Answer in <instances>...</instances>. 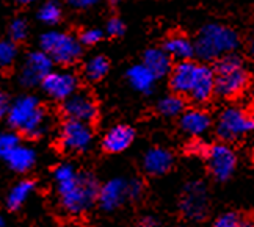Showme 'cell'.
Returning a JSON list of instances; mask_svg holds the SVG:
<instances>
[{
	"label": "cell",
	"mask_w": 254,
	"mask_h": 227,
	"mask_svg": "<svg viewBox=\"0 0 254 227\" xmlns=\"http://www.w3.org/2000/svg\"><path fill=\"white\" fill-rule=\"evenodd\" d=\"M110 71V61L104 55H94L85 61L82 72L88 82H101Z\"/></svg>",
	"instance_id": "obj_24"
},
{
	"label": "cell",
	"mask_w": 254,
	"mask_h": 227,
	"mask_svg": "<svg viewBox=\"0 0 254 227\" xmlns=\"http://www.w3.org/2000/svg\"><path fill=\"white\" fill-rule=\"evenodd\" d=\"M8 33H9V39L13 43H19V41H24L28 35V24L25 19L22 17H16L11 21L8 27Z\"/></svg>",
	"instance_id": "obj_31"
},
{
	"label": "cell",
	"mask_w": 254,
	"mask_h": 227,
	"mask_svg": "<svg viewBox=\"0 0 254 227\" xmlns=\"http://www.w3.org/2000/svg\"><path fill=\"white\" fill-rule=\"evenodd\" d=\"M17 57V47L16 43L11 39H5L0 41V67H8L11 66Z\"/></svg>",
	"instance_id": "obj_30"
},
{
	"label": "cell",
	"mask_w": 254,
	"mask_h": 227,
	"mask_svg": "<svg viewBox=\"0 0 254 227\" xmlns=\"http://www.w3.org/2000/svg\"><path fill=\"white\" fill-rule=\"evenodd\" d=\"M38 19L46 25H55L62 19V6L57 0H49L38 9Z\"/></svg>",
	"instance_id": "obj_26"
},
{
	"label": "cell",
	"mask_w": 254,
	"mask_h": 227,
	"mask_svg": "<svg viewBox=\"0 0 254 227\" xmlns=\"http://www.w3.org/2000/svg\"><path fill=\"white\" fill-rule=\"evenodd\" d=\"M247 215L237 212V210H229L220 213L210 224V227H243Z\"/></svg>",
	"instance_id": "obj_27"
},
{
	"label": "cell",
	"mask_w": 254,
	"mask_h": 227,
	"mask_svg": "<svg viewBox=\"0 0 254 227\" xmlns=\"http://www.w3.org/2000/svg\"><path fill=\"white\" fill-rule=\"evenodd\" d=\"M155 108H157V113L163 117H179L187 110V105H185V97L173 93L162 97Z\"/></svg>",
	"instance_id": "obj_25"
},
{
	"label": "cell",
	"mask_w": 254,
	"mask_h": 227,
	"mask_svg": "<svg viewBox=\"0 0 254 227\" xmlns=\"http://www.w3.org/2000/svg\"><path fill=\"white\" fill-rule=\"evenodd\" d=\"M135 141L133 127L127 124H118L112 127L102 138V149L107 154H121L129 149Z\"/></svg>",
	"instance_id": "obj_18"
},
{
	"label": "cell",
	"mask_w": 254,
	"mask_h": 227,
	"mask_svg": "<svg viewBox=\"0 0 254 227\" xmlns=\"http://www.w3.org/2000/svg\"><path fill=\"white\" fill-rule=\"evenodd\" d=\"M143 171L151 177H160L168 174L174 166V155L170 149L162 146L149 147L141 160Z\"/></svg>",
	"instance_id": "obj_15"
},
{
	"label": "cell",
	"mask_w": 254,
	"mask_h": 227,
	"mask_svg": "<svg viewBox=\"0 0 254 227\" xmlns=\"http://www.w3.org/2000/svg\"><path fill=\"white\" fill-rule=\"evenodd\" d=\"M141 63L149 69L151 74L157 78V80L162 77L170 75L171 67H173V60L162 47L148 49V51L143 54V61Z\"/></svg>",
	"instance_id": "obj_20"
},
{
	"label": "cell",
	"mask_w": 254,
	"mask_h": 227,
	"mask_svg": "<svg viewBox=\"0 0 254 227\" xmlns=\"http://www.w3.org/2000/svg\"><path fill=\"white\" fill-rule=\"evenodd\" d=\"M126 78L133 90L141 94H151L154 91L155 82H157V78L151 74V71L143 63L133 64L127 69Z\"/></svg>",
	"instance_id": "obj_22"
},
{
	"label": "cell",
	"mask_w": 254,
	"mask_h": 227,
	"mask_svg": "<svg viewBox=\"0 0 254 227\" xmlns=\"http://www.w3.org/2000/svg\"><path fill=\"white\" fill-rule=\"evenodd\" d=\"M19 143V135L14 132H0V160L5 159V155Z\"/></svg>",
	"instance_id": "obj_32"
},
{
	"label": "cell",
	"mask_w": 254,
	"mask_h": 227,
	"mask_svg": "<svg viewBox=\"0 0 254 227\" xmlns=\"http://www.w3.org/2000/svg\"><path fill=\"white\" fill-rule=\"evenodd\" d=\"M136 227H162L160 226V221L155 218L152 215H146V216H141L136 223Z\"/></svg>",
	"instance_id": "obj_36"
},
{
	"label": "cell",
	"mask_w": 254,
	"mask_h": 227,
	"mask_svg": "<svg viewBox=\"0 0 254 227\" xmlns=\"http://www.w3.org/2000/svg\"><path fill=\"white\" fill-rule=\"evenodd\" d=\"M215 96V72L213 67L207 63H199L198 74L194 78L193 88L189 99L196 105H204L210 102Z\"/></svg>",
	"instance_id": "obj_16"
},
{
	"label": "cell",
	"mask_w": 254,
	"mask_h": 227,
	"mask_svg": "<svg viewBox=\"0 0 254 227\" xmlns=\"http://www.w3.org/2000/svg\"><path fill=\"white\" fill-rule=\"evenodd\" d=\"M41 88L54 101L64 102L66 99H69L74 93H77L79 80L69 71H52L44 77V80L41 82Z\"/></svg>",
	"instance_id": "obj_11"
},
{
	"label": "cell",
	"mask_w": 254,
	"mask_h": 227,
	"mask_svg": "<svg viewBox=\"0 0 254 227\" xmlns=\"http://www.w3.org/2000/svg\"><path fill=\"white\" fill-rule=\"evenodd\" d=\"M243 227H254V216L247 215L245 223H243Z\"/></svg>",
	"instance_id": "obj_38"
},
{
	"label": "cell",
	"mask_w": 254,
	"mask_h": 227,
	"mask_svg": "<svg viewBox=\"0 0 254 227\" xmlns=\"http://www.w3.org/2000/svg\"><path fill=\"white\" fill-rule=\"evenodd\" d=\"M212 67L215 72V96L234 101L248 90L251 77L245 60L237 52L220 57Z\"/></svg>",
	"instance_id": "obj_2"
},
{
	"label": "cell",
	"mask_w": 254,
	"mask_h": 227,
	"mask_svg": "<svg viewBox=\"0 0 254 227\" xmlns=\"http://www.w3.org/2000/svg\"><path fill=\"white\" fill-rule=\"evenodd\" d=\"M146 193V185L140 177H132L126 180V197L130 202H140Z\"/></svg>",
	"instance_id": "obj_29"
},
{
	"label": "cell",
	"mask_w": 254,
	"mask_h": 227,
	"mask_svg": "<svg viewBox=\"0 0 254 227\" xmlns=\"http://www.w3.org/2000/svg\"><path fill=\"white\" fill-rule=\"evenodd\" d=\"M55 194L60 209L69 216H82L97 202L101 185L93 174L80 172L69 163L54 170Z\"/></svg>",
	"instance_id": "obj_1"
},
{
	"label": "cell",
	"mask_w": 254,
	"mask_h": 227,
	"mask_svg": "<svg viewBox=\"0 0 254 227\" xmlns=\"http://www.w3.org/2000/svg\"><path fill=\"white\" fill-rule=\"evenodd\" d=\"M204 163H206V170L210 179L218 183H224L236 172L239 159L229 143L217 141L210 143L209 151L204 157Z\"/></svg>",
	"instance_id": "obj_8"
},
{
	"label": "cell",
	"mask_w": 254,
	"mask_h": 227,
	"mask_svg": "<svg viewBox=\"0 0 254 227\" xmlns=\"http://www.w3.org/2000/svg\"><path fill=\"white\" fill-rule=\"evenodd\" d=\"M40 46L41 51L51 57L54 63L63 66L74 64L82 55V44L79 38L64 32L51 30L43 33L40 39Z\"/></svg>",
	"instance_id": "obj_7"
},
{
	"label": "cell",
	"mask_w": 254,
	"mask_h": 227,
	"mask_svg": "<svg viewBox=\"0 0 254 227\" xmlns=\"http://www.w3.org/2000/svg\"><path fill=\"white\" fill-rule=\"evenodd\" d=\"M58 143L62 149L72 154L86 152L93 144V130L90 124L66 119L60 129Z\"/></svg>",
	"instance_id": "obj_9"
},
{
	"label": "cell",
	"mask_w": 254,
	"mask_h": 227,
	"mask_svg": "<svg viewBox=\"0 0 254 227\" xmlns=\"http://www.w3.org/2000/svg\"><path fill=\"white\" fill-rule=\"evenodd\" d=\"M127 201L126 197V179L121 177H113L101 185L99 193H97V205L104 212H115L116 209Z\"/></svg>",
	"instance_id": "obj_17"
},
{
	"label": "cell",
	"mask_w": 254,
	"mask_h": 227,
	"mask_svg": "<svg viewBox=\"0 0 254 227\" xmlns=\"http://www.w3.org/2000/svg\"><path fill=\"white\" fill-rule=\"evenodd\" d=\"M120 2H121V0H109V3H110L112 6H118Z\"/></svg>",
	"instance_id": "obj_41"
},
{
	"label": "cell",
	"mask_w": 254,
	"mask_h": 227,
	"mask_svg": "<svg viewBox=\"0 0 254 227\" xmlns=\"http://www.w3.org/2000/svg\"><path fill=\"white\" fill-rule=\"evenodd\" d=\"M210 143L204 141L202 138H190L187 143L184 144V154L191 157V159H201L204 160L207 151H209Z\"/></svg>",
	"instance_id": "obj_28"
},
{
	"label": "cell",
	"mask_w": 254,
	"mask_h": 227,
	"mask_svg": "<svg viewBox=\"0 0 254 227\" xmlns=\"http://www.w3.org/2000/svg\"><path fill=\"white\" fill-rule=\"evenodd\" d=\"M163 51L168 54V57L171 60L178 61H187V60H193L194 57V44L190 38H187L185 35H171L170 38H167V41L163 43Z\"/></svg>",
	"instance_id": "obj_21"
},
{
	"label": "cell",
	"mask_w": 254,
	"mask_h": 227,
	"mask_svg": "<svg viewBox=\"0 0 254 227\" xmlns=\"http://www.w3.org/2000/svg\"><path fill=\"white\" fill-rule=\"evenodd\" d=\"M194 44V57L201 63H215L220 57L236 52L240 46V36L232 27L223 24H207L204 25Z\"/></svg>",
	"instance_id": "obj_3"
},
{
	"label": "cell",
	"mask_w": 254,
	"mask_h": 227,
	"mask_svg": "<svg viewBox=\"0 0 254 227\" xmlns=\"http://www.w3.org/2000/svg\"><path fill=\"white\" fill-rule=\"evenodd\" d=\"M199 63L187 60V61H178L173 64L171 72H170V88L173 90L174 94H179L182 97H189L194 78L198 74Z\"/></svg>",
	"instance_id": "obj_13"
},
{
	"label": "cell",
	"mask_w": 254,
	"mask_h": 227,
	"mask_svg": "<svg viewBox=\"0 0 254 227\" xmlns=\"http://www.w3.org/2000/svg\"><path fill=\"white\" fill-rule=\"evenodd\" d=\"M0 227H5V221H3L2 216H0Z\"/></svg>",
	"instance_id": "obj_42"
},
{
	"label": "cell",
	"mask_w": 254,
	"mask_h": 227,
	"mask_svg": "<svg viewBox=\"0 0 254 227\" xmlns=\"http://www.w3.org/2000/svg\"><path fill=\"white\" fill-rule=\"evenodd\" d=\"M52 67H54V61L46 52L33 51L25 57L21 72H19V82L27 88L41 85L44 77L54 71Z\"/></svg>",
	"instance_id": "obj_10"
},
{
	"label": "cell",
	"mask_w": 254,
	"mask_h": 227,
	"mask_svg": "<svg viewBox=\"0 0 254 227\" xmlns=\"http://www.w3.org/2000/svg\"><path fill=\"white\" fill-rule=\"evenodd\" d=\"M66 2L69 3L72 8H77V9H88V8L96 6L97 3L101 2V0H66Z\"/></svg>",
	"instance_id": "obj_35"
},
{
	"label": "cell",
	"mask_w": 254,
	"mask_h": 227,
	"mask_svg": "<svg viewBox=\"0 0 254 227\" xmlns=\"http://www.w3.org/2000/svg\"><path fill=\"white\" fill-rule=\"evenodd\" d=\"M35 182L30 179L19 180L13 188L6 194V209L9 212H17L25 205V202L30 199V196L35 191Z\"/></svg>",
	"instance_id": "obj_23"
},
{
	"label": "cell",
	"mask_w": 254,
	"mask_h": 227,
	"mask_svg": "<svg viewBox=\"0 0 254 227\" xmlns=\"http://www.w3.org/2000/svg\"><path fill=\"white\" fill-rule=\"evenodd\" d=\"M181 130L190 138H202L212 127V116L207 110L201 107L187 108L179 116Z\"/></svg>",
	"instance_id": "obj_14"
},
{
	"label": "cell",
	"mask_w": 254,
	"mask_h": 227,
	"mask_svg": "<svg viewBox=\"0 0 254 227\" xmlns=\"http://www.w3.org/2000/svg\"><path fill=\"white\" fill-rule=\"evenodd\" d=\"M215 133L223 143L236 141L254 133V110L236 105L224 108L215 122Z\"/></svg>",
	"instance_id": "obj_6"
},
{
	"label": "cell",
	"mask_w": 254,
	"mask_h": 227,
	"mask_svg": "<svg viewBox=\"0 0 254 227\" xmlns=\"http://www.w3.org/2000/svg\"><path fill=\"white\" fill-rule=\"evenodd\" d=\"M250 54L254 58V36L251 38V41H250Z\"/></svg>",
	"instance_id": "obj_39"
},
{
	"label": "cell",
	"mask_w": 254,
	"mask_h": 227,
	"mask_svg": "<svg viewBox=\"0 0 254 227\" xmlns=\"http://www.w3.org/2000/svg\"><path fill=\"white\" fill-rule=\"evenodd\" d=\"M9 107H11V101L5 93H0V121L5 119L8 116L9 112Z\"/></svg>",
	"instance_id": "obj_37"
},
{
	"label": "cell",
	"mask_w": 254,
	"mask_h": 227,
	"mask_svg": "<svg viewBox=\"0 0 254 227\" xmlns=\"http://www.w3.org/2000/svg\"><path fill=\"white\" fill-rule=\"evenodd\" d=\"M124 30H126L124 22L121 21L120 17L113 16V17L109 19V21H107L104 33H105V35H109L110 38H120V36L124 33Z\"/></svg>",
	"instance_id": "obj_34"
},
{
	"label": "cell",
	"mask_w": 254,
	"mask_h": 227,
	"mask_svg": "<svg viewBox=\"0 0 254 227\" xmlns=\"http://www.w3.org/2000/svg\"><path fill=\"white\" fill-rule=\"evenodd\" d=\"M104 30H101V28H85V30L80 33L79 36V41L82 46H96L97 43H101L102 41V38H104Z\"/></svg>",
	"instance_id": "obj_33"
},
{
	"label": "cell",
	"mask_w": 254,
	"mask_h": 227,
	"mask_svg": "<svg viewBox=\"0 0 254 227\" xmlns=\"http://www.w3.org/2000/svg\"><path fill=\"white\" fill-rule=\"evenodd\" d=\"M33 2H36V0H17V3L21 5H32Z\"/></svg>",
	"instance_id": "obj_40"
},
{
	"label": "cell",
	"mask_w": 254,
	"mask_h": 227,
	"mask_svg": "<svg viewBox=\"0 0 254 227\" xmlns=\"http://www.w3.org/2000/svg\"><path fill=\"white\" fill-rule=\"evenodd\" d=\"M3 162L8 165L9 170H13L14 172L25 174L27 171H30L36 163V152L32 149L30 146H24L19 143L9 151Z\"/></svg>",
	"instance_id": "obj_19"
},
{
	"label": "cell",
	"mask_w": 254,
	"mask_h": 227,
	"mask_svg": "<svg viewBox=\"0 0 254 227\" xmlns=\"http://www.w3.org/2000/svg\"><path fill=\"white\" fill-rule=\"evenodd\" d=\"M173 227H182V226H173Z\"/></svg>",
	"instance_id": "obj_43"
},
{
	"label": "cell",
	"mask_w": 254,
	"mask_h": 227,
	"mask_svg": "<svg viewBox=\"0 0 254 227\" xmlns=\"http://www.w3.org/2000/svg\"><path fill=\"white\" fill-rule=\"evenodd\" d=\"M179 213L187 221L201 223L210 213V194L204 180L193 179L182 186L178 202Z\"/></svg>",
	"instance_id": "obj_5"
},
{
	"label": "cell",
	"mask_w": 254,
	"mask_h": 227,
	"mask_svg": "<svg viewBox=\"0 0 254 227\" xmlns=\"http://www.w3.org/2000/svg\"><path fill=\"white\" fill-rule=\"evenodd\" d=\"M6 119L9 125L27 138H38L46 130L47 116L40 99L25 94L11 102Z\"/></svg>",
	"instance_id": "obj_4"
},
{
	"label": "cell",
	"mask_w": 254,
	"mask_h": 227,
	"mask_svg": "<svg viewBox=\"0 0 254 227\" xmlns=\"http://www.w3.org/2000/svg\"><path fill=\"white\" fill-rule=\"evenodd\" d=\"M63 114L66 119L91 124L97 117V104L91 94L77 91L63 102Z\"/></svg>",
	"instance_id": "obj_12"
}]
</instances>
